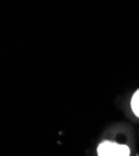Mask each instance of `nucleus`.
I'll list each match as a JSON object with an SVG mask.
<instances>
[{
  "label": "nucleus",
  "instance_id": "f257e3e1",
  "mask_svg": "<svg viewBox=\"0 0 139 156\" xmlns=\"http://www.w3.org/2000/svg\"><path fill=\"white\" fill-rule=\"evenodd\" d=\"M98 156H131V150L127 145L117 144L113 141H102L97 147Z\"/></svg>",
  "mask_w": 139,
  "mask_h": 156
},
{
  "label": "nucleus",
  "instance_id": "f03ea898",
  "mask_svg": "<svg viewBox=\"0 0 139 156\" xmlns=\"http://www.w3.org/2000/svg\"><path fill=\"white\" fill-rule=\"evenodd\" d=\"M131 108H132L134 115L137 116V118H139V90H137V91L133 94V96H132Z\"/></svg>",
  "mask_w": 139,
  "mask_h": 156
}]
</instances>
